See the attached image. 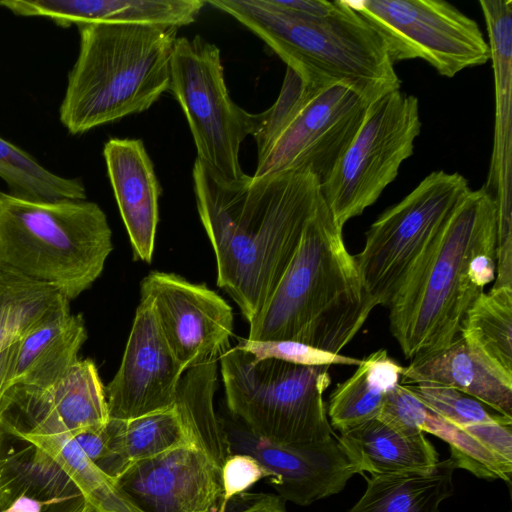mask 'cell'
<instances>
[{"label":"cell","instance_id":"1","mask_svg":"<svg viewBox=\"0 0 512 512\" xmlns=\"http://www.w3.org/2000/svg\"><path fill=\"white\" fill-rule=\"evenodd\" d=\"M193 188L216 257L217 285L251 323L292 260L322 198L318 179L289 170L225 180L195 159Z\"/></svg>","mask_w":512,"mask_h":512},{"label":"cell","instance_id":"2","mask_svg":"<svg viewBox=\"0 0 512 512\" xmlns=\"http://www.w3.org/2000/svg\"><path fill=\"white\" fill-rule=\"evenodd\" d=\"M497 206L482 186L460 199L389 306L390 331L405 359L452 343L467 310L495 280Z\"/></svg>","mask_w":512,"mask_h":512},{"label":"cell","instance_id":"3","mask_svg":"<svg viewBox=\"0 0 512 512\" xmlns=\"http://www.w3.org/2000/svg\"><path fill=\"white\" fill-rule=\"evenodd\" d=\"M323 196L273 294L249 323V340L297 341L339 353L377 303L366 289Z\"/></svg>","mask_w":512,"mask_h":512},{"label":"cell","instance_id":"4","mask_svg":"<svg viewBox=\"0 0 512 512\" xmlns=\"http://www.w3.org/2000/svg\"><path fill=\"white\" fill-rule=\"evenodd\" d=\"M80 45L59 109L71 134L148 110L169 89L177 28L143 24L77 26Z\"/></svg>","mask_w":512,"mask_h":512},{"label":"cell","instance_id":"5","mask_svg":"<svg viewBox=\"0 0 512 512\" xmlns=\"http://www.w3.org/2000/svg\"><path fill=\"white\" fill-rule=\"evenodd\" d=\"M263 40L308 83L326 88L352 86L369 103L400 89L401 81L380 33L349 1L337 14L304 19L268 0H209Z\"/></svg>","mask_w":512,"mask_h":512},{"label":"cell","instance_id":"6","mask_svg":"<svg viewBox=\"0 0 512 512\" xmlns=\"http://www.w3.org/2000/svg\"><path fill=\"white\" fill-rule=\"evenodd\" d=\"M112 248L106 214L95 202L28 200L0 191V266L71 301L101 275Z\"/></svg>","mask_w":512,"mask_h":512},{"label":"cell","instance_id":"7","mask_svg":"<svg viewBox=\"0 0 512 512\" xmlns=\"http://www.w3.org/2000/svg\"><path fill=\"white\" fill-rule=\"evenodd\" d=\"M370 104L348 84L318 88L287 67L275 102L255 114L252 136L257 165L252 177L302 170L312 173L321 185Z\"/></svg>","mask_w":512,"mask_h":512},{"label":"cell","instance_id":"8","mask_svg":"<svg viewBox=\"0 0 512 512\" xmlns=\"http://www.w3.org/2000/svg\"><path fill=\"white\" fill-rule=\"evenodd\" d=\"M227 407L255 436L286 447H302L334 436L323 400L330 366L255 360L238 345L220 357Z\"/></svg>","mask_w":512,"mask_h":512},{"label":"cell","instance_id":"9","mask_svg":"<svg viewBox=\"0 0 512 512\" xmlns=\"http://www.w3.org/2000/svg\"><path fill=\"white\" fill-rule=\"evenodd\" d=\"M469 189L461 174L434 171L371 224L353 257L377 305H391Z\"/></svg>","mask_w":512,"mask_h":512},{"label":"cell","instance_id":"10","mask_svg":"<svg viewBox=\"0 0 512 512\" xmlns=\"http://www.w3.org/2000/svg\"><path fill=\"white\" fill-rule=\"evenodd\" d=\"M421 131L417 97L400 89L372 102L341 158L321 184L337 225L373 205L395 180Z\"/></svg>","mask_w":512,"mask_h":512},{"label":"cell","instance_id":"11","mask_svg":"<svg viewBox=\"0 0 512 512\" xmlns=\"http://www.w3.org/2000/svg\"><path fill=\"white\" fill-rule=\"evenodd\" d=\"M168 91L186 117L196 158L225 180L243 178L240 147L252 135L255 114L231 99L220 49L199 35L177 38Z\"/></svg>","mask_w":512,"mask_h":512},{"label":"cell","instance_id":"12","mask_svg":"<svg viewBox=\"0 0 512 512\" xmlns=\"http://www.w3.org/2000/svg\"><path fill=\"white\" fill-rule=\"evenodd\" d=\"M351 7L383 37L391 61L421 59L445 77L481 66L490 48L477 22L442 0H360Z\"/></svg>","mask_w":512,"mask_h":512},{"label":"cell","instance_id":"13","mask_svg":"<svg viewBox=\"0 0 512 512\" xmlns=\"http://www.w3.org/2000/svg\"><path fill=\"white\" fill-rule=\"evenodd\" d=\"M172 353L186 371L219 357L230 348L231 306L205 284L167 272L152 271L140 284Z\"/></svg>","mask_w":512,"mask_h":512},{"label":"cell","instance_id":"14","mask_svg":"<svg viewBox=\"0 0 512 512\" xmlns=\"http://www.w3.org/2000/svg\"><path fill=\"white\" fill-rule=\"evenodd\" d=\"M110 420L105 386L91 359H80L56 383L13 385L0 403V430L14 434H74Z\"/></svg>","mask_w":512,"mask_h":512},{"label":"cell","instance_id":"15","mask_svg":"<svg viewBox=\"0 0 512 512\" xmlns=\"http://www.w3.org/2000/svg\"><path fill=\"white\" fill-rule=\"evenodd\" d=\"M184 372L150 304L140 299L120 367L105 386L110 418L127 420L174 407Z\"/></svg>","mask_w":512,"mask_h":512},{"label":"cell","instance_id":"16","mask_svg":"<svg viewBox=\"0 0 512 512\" xmlns=\"http://www.w3.org/2000/svg\"><path fill=\"white\" fill-rule=\"evenodd\" d=\"M116 481L141 512H220L221 468L194 443L130 464Z\"/></svg>","mask_w":512,"mask_h":512},{"label":"cell","instance_id":"17","mask_svg":"<svg viewBox=\"0 0 512 512\" xmlns=\"http://www.w3.org/2000/svg\"><path fill=\"white\" fill-rule=\"evenodd\" d=\"M222 423L230 454L244 453L257 459L285 502L310 505L339 493L356 474L334 436L302 447H286L255 436L236 420Z\"/></svg>","mask_w":512,"mask_h":512},{"label":"cell","instance_id":"18","mask_svg":"<svg viewBox=\"0 0 512 512\" xmlns=\"http://www.w3.org/2000/svg\"><path fill=\"white\" fill-rule=\"evenodd\" d=\"M495 90L493 147L484 187L497 206L496 267L512 269V1L480 0Z\"/></svg>","mask_w":512,"mask_h":512},{"label":"cell","instance_id":"19","mask_svg":"<svg viewBox=\"0 0 512 512\" xmlns=\"http://www.w3.org/2000/svg\"><path fill=\"white\" fill-rule=\"evenodd\" d=\"M107 174L135 259L152 260L161 188L141 139H109L103 149Z\"/></svg>","mask_w":512,"mask_h":512},{"label":"cell","instance_id":"20","mask_svg":"<svg viewBox=\"0 0 512 512\" xmlns=\"http://www.w3.org/2000/svg\"><path fill=\"white\" fill-rule=\"evenodd\" d=\"M400 383H432L457 389L512 418V381L502 377L460 337L436 352L411 360Z\"/></svg>","mask_w":512,"mask_h":512},{"label":"cell","instance_id":"21","mask_svg":"<svg viewBox=\"0 0 512 512\" xmlns=\"http://www.w3.org/2000/svg\"><path fill=\"white\" fill-rule=\"evenodd\" d=\"M337 441L360 474L426 473L439 463L424 432L403 431L379 418L341 432Z\"/></svg>","mask_w":512,"mask_h":512},{"label":"cell","instance_id":"22","mask_svg":"<svg viewBox=\"0 0 512 512\" xmlns=\"http://www.w3.org/2000/svg\"><path fill=\"white\" fill-rule=\"evenodd\" d=\"M86 339L83 317L71 311L36 327L17 343L9 388H43L56 383L80 360L79 352Z\"/></svg>","mask_w":512,"mask_h":512},{"label":"cell","instance_id":"23","mask_svg":"<svg viewBox=\"0 0 512 512\" xmlns=\"http://www.w3.org/2000/svg\"><path fill=\"white\" fill-rule=\"evenodd\" d=\"M19 441L23 447L18 451L5 452L0 445V509L29 496L78 512L86 501L73 482L44 452Z\"/></svg>","mask_w":512,"mask_h":512},{"label":"cell","instance_id":"24","mask_svg":"<svg viewBox=\"0 0 512 512\" xmlns=\"http://www.w3.org/2000/svg\"><path fill=\"white\" fill-rule=\"evenodd\" d=\"M403 366L379 349L361 359L356 371L337 384L329 397L330 425L340 433L377 418Z\"/></svg>","mask_w":512,"mask_h":512},{"label":"cell","instance_id":"25","mask_svg":"<svg viewBox=\"0 0 512 512\" xmlns=\"http://www.w3.org/2000/svg\"><path fill=\"white\" fill-rule=\"evenodd\" d=\"M449 459L430 472L380 474L366 477V489L348 512H438L454 491Z\"/></svg>","mask_w":512,"mask_h":512},{"label":"cell","instance_id":"26","mask_svg":"<svg viewBox=\"0 0 512 512\" xmlns=\"http://www.w3.org/2000/svg\"><path fill=\"white\" fill-rule=\"evenodd\" d=\"M433 435L450 446L455 469H465L475 476L508 483L512 476V418L455 426L439 418Z\"/></svg>","mask_w":512,"mask_h":512},{"label":"cell","instance_id":"27","mask_svg":"<svg viewBox=\"0 0 512 512\" xmlns=\"http://www.w3.org/2000/svg\"><path fill=\"white\" fill-rule=\"evenodd\" d=\"M8 436L25 441L44 452L73 482L85 501L98 510L141 512L120 488L116 478L108 475L87 457L72 434L26 433Z\"/></svg>","mask_w":512,"mask_h":512},{"label":"cell","instance_id":"28","mask_svg":"<svg viewBox=\"0 0 512 512\" xmlns=\"http://www.w3.org/2000/svg\"><path fill=\"white\" fill-rule=\"evenodd\" d=\"M111 457L102 469L118 477L130 464L193 443L175 407L127 420L110 418Z\"/></svg>","mask_w":512,"mask_h":512},{"label":"cell","instance_id":"29","mask_svg":"<svg viewBox=\"0 0 512 512\" xmlns=\"http://www.w3.org/2000/svg\"><path fill=\"white\" fill-rule=\"evenodd\" d=\"M217 358L187 369L178 386L174 407L192 442L220 468L230 455L222 419L214 408Z\"/></svg>","mask_w":512,"mask_h":512},{"label":"cell","instance_id":"30","mask_svg":"<svg viewBox=\"0 0 512 512\" xmlns=\"http://www.w3.org/2000/svg\"><path fill=\"white\" fill-rule=\"evenodd\" d=\"M459 335L497 373L512 381V287L482 292L467 310Z\"/></svg>","mask_w":512,"mask_h":512},{"label":"cell","instance_id":"31","mask_svg":"<svg viewBox=\"0 0 512 512\" xmlns=\"http://www.w3.org/2000/svg\"><path fill=\"white\" fill-rule=\"evenodd\" d=\"M70 310L57 289L0 266V349Z\"/></svg>","mask_w":512,"mask_h":512},{"label":"cell","instance_id":"32","mask_svg":"<svg viewBox=\"0 0 512 512\" xmlns=\"http://www.w3.org/2000/svg\"><path fill=\"white\" fill-rule=\"evenodd\" d=\"M0 178L9 193L37 201L86 200V190L79 178L56 175L40 165L31 155L0 137Z\"/></svg>","mask_w":512,"mask_h":512},{"label":"cell","instance_id":"33","mask_svg":"<svg viewBox=\"0 0 512 512\" xmlns=\"http://www.w3.org/2000/svg\"><path fill=\"white\" fill-rule=\"evenodd\" d=\"M401 384L428 409L458 427L489 422L503 416L490 412L480 401L448 386L425 382Z\"/></svg>","mask_w":512,"mask_h":512},{"label":"cell","instance_id":"34","mask_svg":"<svg viewBox=\"0 0 512 512\" xmlns=\"http://www.w3.org/2000/svg\"><path fill=\"white\" fill-rule=\"evenodd\" d=\"M255 360L273 358L304 366H358L360 359L331 353L297 341H253L246 339L238 345Z\"/></svg>","mask_w":512,"mask_h":512},{"label":"cell","instance_id":"35","mask_svg":"<svg viewBox=\"0 0 512 512\" xmlns=\"http://www.w3.org/2000/svg\"><path fill=\"white\" fill-rule=\"evenodd\" d=\"M223 501L220 512H226L229 502L244 494L254 484L269 479L270 474L254 457L231 453L221 468Z\"/></svg>","mask_w":512,"mask_h":512},{"label":"cell","instance_id":"36","mask_svg":"<svg viewBox=\"0 0 512 512\" xmlns=\"http://www.w3.org/2000/svg\"><path fill=\"white\" fill-rule=\"evenodd\" d=\"M72 435L87 457L103 469L111 457L108 423L85 428Z\"/></svg>","mask_w":512,"mask_h":512},{"label":"cell","instance_id":"37","mask_svg":"<svg viewBox=\"0 0 512 512\" xmlns=\"http://www.w3.org/2000/svg\"><path fill=\"white\" fill-rule=\"evenodd\" d=\"M278 10L304 19H324L340 12L345 1L268 0Z\"/></svg>","mask_w":512,"mask_h":512},{"label":"cell","instance_id":"38","mask_svg":"<svg viewBox=\"0 0 512 512\" xmlns=\"http://www.w3.org/2000/svg\"><path fill=\"white\" fill-rule=\"evenodd\" d=\"M239 505L226 512H287L285 501L273 494H241L237 496Z\"/></svg>","mask_w":512,"mask_h":512},{"label":"cell","instance_id":"39","mask_svg":"<svg viewBox=\"0 0 512 512\" xmlns=\"http://www.w3.org/2000/svg\"><path fill=\"white\" fill-rule=\"evenodd\" d=\"M0 512H65L57 506L29 496H19Z\"/></svg>","mask_w":512,"mask_h":512},{"label":"cell","instance_id":"40","mask_svg":"<svg viewBox=\"0 0 512 512\" xmlns=\"http://www.w3.org/2000/svg\"><path fill=\"white\" fill-rule=\"evenodd\" d=\"M17 343L18 342L0 349V403L5 392L9 389L10 372Z\"/></svg>","mask_w":512,"mask_h":512},{"label":"cell","instance_id":"41","mask_svg":"<svg viewBox=\"0 0 512 512\" xmlns=\"http://www.w3.org/2000/svg\"><path fill=\"white\" fill-rule=\"evenodd\" d=\"M79 512H102L89 504L88 502H85L82 508L79 510Z\"/></svg>","mask_w":512,"mask_h":512}]
</instances>
